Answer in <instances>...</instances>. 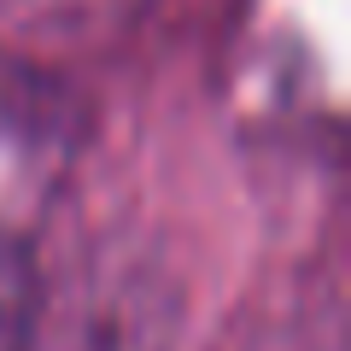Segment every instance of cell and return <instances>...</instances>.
I'll list each match as a JSON object with an SVG mask.
<instances>
[{
    "label": "cell",
    "instance_id": "6da1fadb",
    "mask_svg": "<svg viewBox=\"0 0 351 351\" xmlns=\"http://www.w3.org/2000/svg\"><path fill=\"white\" fill-rule=\"evenodd\" d=\"M94 112L53 64L0 47V246H36L41 223L71 193Z\"/></svg>",
    "mask_w": 351,
    "mask_h": 351
},
{
    "label": "cell",
    "instance_id": "7a4b0ae2",
    "mask_svg": "<svg viewBox=\"0 0 351 351\" xmlns=\"http://www.w3.org/2000/svg\"><path fill=\"white\" fill-rule=\"evenodd\" d=\"M41 328V258L36 246H0V351H29Z\"/></svg>",
    "mask_w": 351,
    "mask_h": 351
}]
</instances>
